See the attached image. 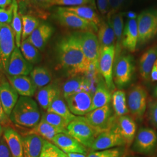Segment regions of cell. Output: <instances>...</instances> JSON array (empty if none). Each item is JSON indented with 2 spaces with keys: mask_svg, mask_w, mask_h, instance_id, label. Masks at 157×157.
<instances>
[{
  "mask_svg": "<svg viewBox=\"0 0 157 157\" xmlns=\"http://www.w3.org/2000/svg\"><path fill=\"white\" fill-rule=\"evenodd\" d=\"M55 18L62 26L68 28L83 31L91 29L98 30V28L90 22L78 17L73 12L67 11L63 7H58L55 13Z\"/></svg>",
  "mask_w": 157,
  "mask_h": 157,
  "instance_id": "obj_10",
  "label": "cell"
},
{
  "mask_svg": "<svg viewBox=\"0 0 157 157\" xmlns=\"http://www.w3.org/2000/svg\"><path fill=\"white\" fill-rule=\"evenodd\" d=\"M54 33V28L47 23L40 24L28 38L29 41L37 49L43 50Z\"/></svg>",
  "mask_w": 157,
  "mask_h": 157,
  "instance_id": "obj_23",
  "label": "cell"
},
{
  "mask_svg": "<svg viewBox=\"0 0 157 157\" xmlns=\"http://www.w3.org/2000/svg\"><path fill=\"white\" fill-rule=\"evenodd\" d=\"M135 139L133 150L139 153L151 154L157 145V133L151 128H142L139 129Z\"/></svg>",
  "mask_w": 157,
  "mask_h": 157,
  "instance_id": "obj_14",
  "label": "cell"
},
{
  "mask_svg": "<svg viewBox=\"0 0 157 157\" xmlns=\"http://www.w3.org/2000/svg\"><path fill=\"white\" fill-rule=\"evenodd\" d=\"M127 16L129 19H136L137 17H136V14L133 12L130 11L128 12Z\"/></svg>",
  "mask_w": 157,
  "mask_h": 157,
  "instance_id": "obj_52",
  "label": "cell"
},
{
  "mask_svg": "<svg viewBox=\"0 0 157 157\" xmlns=\"http://www.w3.org/2000/svg\"><path fill=\"white\" fill-rule=\"evenodd\" d=\"M22 20V41L27 39L40 25L38 18L30 15H21Z\"/></svg>",
  "mask_w": 157,
  "mask_h": 157,
  "instance_id": "obj_37",
  "label": "cell"
},
{
  "mask_svg": "<svg viewBox=\"0 0 157 157\" xmlns=\"http://www.w3.org/2000/svg\"><path fill=\"white\" fill-rule=\"evenodd\" d=\"M15 44V36L11 26L8 24L0 23V62L6 73Z\"/></svg>",
  "mask_w": 157,
  "mask_h": 157,
  "instance_id": "obj_9",
  "label": "cell"
},
{
  "mask_svg": "<svg viewBox=\"0 0 157 157\" xmlns=\"http://www.w3.org/2000/svg\"><path fill=\"white\" fill-rule=\"evenodd\" d=\"M51 142L67 154L69 153L86 154L87 153L86 147L68 134H58L53 138Z\"/></svg>",
  "mask_w": 157,
  "mask_h": 157,
  "instance_id": "obj_18",
  "label": "cell"
},
{
  "mask_svg": "<svg viewBox=\"0 0 157 157\" xmlns=\"http://www.w3.org/2000/svg\"><path fill=\"white\" fill-rule=\"evenodd\" d=\"M63 8L67 11L73 12L78 17L90 22L97 27L100 25L101 21L98 14L90 6H80Z\"/></svg>",
  "mask_w": 157,
  "mask_h": 157,
  "instance_id": "obj_32",
  "label": "cell"
},
{
  "mask_svg": "<svg viewBox=\"0 0 157 157\" xmlns=\"http://www.w3.org/2000/svg\"><path fill=\"white\" fill-rule=\"evenodd\" d=\"M3 137L8 146L12 157H23L22 136L11 127L4 128Z\"/></svg>",
  "mask_w": 157,
  "mask_h": 157,
  "instance_id": "obj_24",
  "label": "cell"
},
{
  "mask_svg": "<svg viewBox=\"0 0 157 157\" xmlns=\"http://www.w3.org/2000/svg\"><path fill=\"white\" fill-rule=\"evenodd\" d=\"M111 20L115 36V59L121 55L122 50V35L124 28L123 13L121 12L113 13L111 15Z\"/></svg>",
  "mask_w": 157,
  "mask_h": 157,
  "instance_id": "obj_30",
  "label": "cell"
},
{
  "mask_svg": "<svg viewBox=\"0 0 157 157\" xmlns=\"http://www.w3.org/2000/svg\"><path fill=\"white\" fill-rule=\"evenodd\" d=\"M91 81L87 76L82 75L72 77L63 86V95L65 99L83 91H90Z\"/></svg>",
  "mask_w": 157,
  "mask_h": 157,
  "instance_id": "obj_21",
  "label": "cell"
},
{
  "mask_svg": "<svg viewBox=\"0 0 157 157\" xmlns=\"http://www.w3.org/2000/svg\"><path fill=\"white\" fill-rule=\"evenodd\" d=\"M61 94L56 84H49L39 89L36 94V98L40 107L47 111L56 97Z\"/></svg>",
  "mask_w": 157,
  "mask_h": 157,
  "instance_id": "obj_29",
  "label": "cell"
},
{
  "mask_svg": "<svg viewBox=\"0 0 157 157\" xmlns=\"http://www.w3.org/2000/svg\"><path fill=\"white\" fill-rule=\"evenodd\" d=\"M93 95L91 91H83L67 97L65 100L73 114L83 117L91 111Z\"/></svg>",
  "mask_w": 157,
  "mask_h": 157,
  "instance_id": "obj_12",
  "label": "cell"
},
{
  "mask_svg": "<svg viewBox=\"0 0 157 157\" xmlns=\"http://www.w3.org/2000/svg\"><path fill=\"white\" fill-rule=\"evenodd\" d=\"M153 95H154L155 97H157V86L154 88V89Z\"/></svg>",
  "mask_w": 157,
  "mask_h": 157,
  "instance_id": "obj_55",
  "label": "cell"
},
{
  "mask_svg": "<svg viewBox=\"0 0 157 157\" xmlns=\"http://www.w3.org/2000/svg\"><path fill=\"white\" fill-rule=\"evenodd\" d=\"M117 117L113 114L111 104L95 109L85 115L86 121L97 129L100 133L111 129Z\"/></svg>",
  "mask_w": 157,
  "mask_h": 157,
  "instance_id": "obj_6",
  "label": "cell"
},
{
  "mask_svg": "<svg viewBox=\"0 0 157 157\" xmlns=\"http://www.w3.org/2000/svg\"><path fill=\"white\" fill-rule=\"evenodd\" d=\"M150 78L152 81H157V60L156 62H155L152 69Z\"/></svg>",
  "mask_w": 157,
  "mask_h": 157,
  "instance_id": "obj_48",
  "label": "cell"
},
{
  "mask_svg": "<svg viewBox=\"0 0 157 157\" xmlns=\"http://www.w3.org/2000/svg\"><path fill=\"white\" fill-rule=\"evenodd\" d=\"M3 133H4V128L1 124H0V140L2 137Z\"/></svg>",
  "mask_w": 157,
  "mask_h": 157,
  "instance_id": "obj_54",
  "label": "cell"
},
{
  "mask_svg": "<svg viewBox=\"0 0 157 157\" xmlns=\"http://www.w3.org/2000/svg\"><path fill=\"white\" fill-rule=\"evenodd\" d=\"M113 126L129 146L135 140L137 126L133 119L128 115L117 117Z\"/></svg>",
  "mask_w": 157,
  "mask_h": 157,
  "instance_id": "obj_17",
  "label": "cell"
},
{
  "mask_svg": "<svg viewBox=\"0 0 157 157\" xmlns=\"http://www.w3.org/2000/svg\"><path fill=\"white\" fill-rule=\"evenodd\" d=\"M112 108L117 117L126 115L129 112L125 93L123 90H116L112 95Z\"/></svg>",
  "mask_w": 157,
  "mask_h": 157,
  "instance_id": "obj_33",
  "label": "cell"
},
{
  "mask_svg": "<svg viewBox=\"0 0 157 157\" xmlns=\"http://www.w3.org/2000/svg\"><path fill=\"white\" fill-rule=\"evenodd\" d=\"M47 112H52L62 117L69 124L72 122L78 116L75 115L67 107V104L62 98L61 94L58 95L56 99L51 103Z\"/></svg>",
  "mask_w": 157,
  "mask_h": 157,
  "instance_id": "obj_31",
  "label": "cell"
},
{
  "mask_svg": "<svg viewBox=\"0 0 157 157\" xmlns=\"http://www.w3.org/2000/svg\"><path fill=\"white\" fill-rule=\"evenodd\" d=\"M13 5L7 8H0V23H11L13 18Z\"/></svg>",
  "mask_w": 157,
  "mask_h": 157,
  "instance_id": "obj_42",
  "label": "cell"
},
{
  "mask_svg": "<svg viewBox=\"0 0 157 157\" xmlns=\"http://www.w3.org/2000/svg\"><path fill=\"white\" fill-rule=\"evenodd\" d=\"M40 157H68L67 154L62 151L50 141L44 139L42 151Z\"/></svg>",
  "mask_w": 157,
  "mask_h": 157,
  "instance_id": "obj_38",
  "label": "cell"
},
{
  "mask_svg": "<svg viewBox=\"0 0 157 157\" xmlns=\"http://www.w3.org/2000/svg\"><path fill=\"white\" fill-rule=\"evenodd\" d=\"M12 0H0V8H7L11 6Z\"/></svg>",
  "mask_w": 157,
  "mask_h": 157,
  "instance_id": "obj_49",
  "label": "cell"
},
{
  "mask_svg": "<svg viewBox=\"0 0 157 157\" xmlns=\"http://www.w3.org/2000/svg\"><path fill=\"white\" fill-rule=\"evenodd\" d=\"M19 99V94L4 77L0 83V100L6 115L10 117Z\"/></svg>",
  "mask_w": 157,
  "mask_h": 157,
  "instance_id": "obj_16",
  "label": "cell"
},
{
  "mask_svg": "<svg viewBox=\"0 0 157 157\" xmlns=\"http://www.w3.org/2000/svg\"><path fill=\"white\" fill-rule=\"evenodd\" d=\"M157 60V44L148 48L141 56L139 72L141 78L147 81L150 78L152 69Z\"/></svg>",
  "mask_w": 157,
  "mask_h": 157,
  "instance_id": "obj_25",
  "label": "cell"
},
{
  "mask_svg": "<svg viewBox=\"0 0 157 157\" xmlns=\"http://www.w3.org/2000/svg\"><path fill=\"white\" fill-rule=\"evenodd\" d=\"M67 155L68 157H87L85 154L81 153H69Z\"/></svg>",
  "mask_w": 157,
  "mask_h": 157,
  "instance_id": "obj_50",
  "label": "cell"
},
{
  "mask_svg": "<svg viewBox=\"0 0 157 157\" xmlns=\"http://www.w3.org/2000/svg\"><path fill=\"white\" fill-rule=\"evenodd\" d=\"M124 145H126V143L124 139L113 124L111 129L98 135L90 149L93 151H100Z\"/></svg>",
  "mask_w": 157,
  "mask_h": 157,
  "instance_id": "obj_13",
  "label": "cell"
},
{
  "mask_svg": "<svg viewBox=\"0 0 157 157\" xmlns=\"http://www.w3.org/2000/svg\"><path fill=\"white\" fill-rule=\"evenodd\" d=\"M0 63H1V62H0ZM3 68V67H2Z\"/></svg>",
  "mask_w": 157,
  "mask_h": 157,
  "instance_id": "obj_56",
  "label": "cell"
},
{
  "mask_svg": "<svg viewBox=\"0 0 157 157\" xmlns=\"http://www.w3.org/2000/svg\"><path fill=\"white\" fill-rule=\"evenodd\" d=\"M93 0H51L47 7L54 6H65V7L83 6L89 4Z\"/></svg>",
  "mask_w": 157,
  "mask_h": 157,
  "instance_id": "obj_41",
  "label": "cell"
},
{
  "mask_svg": "<svg viewBox=\"0 0 157 157\" xmlns=\"http://www.w3.org/2000/svg\"><path fill=\"white\" fill-rule=\"evenodd\" d=\"M111 93L112 92L107 87L104 79H101L93 95L91 111L109 104L112 101Z\"/></svg>",
  "mask_w": 157,
  "mask_h": 157,
  "instance_id": "obj_27",
  "label": "cell"
},
{
  "mask_svg": "<svg viewBox=\"0 0 157 157\" xmlns=\"http://www.w3.org/2000/svg\"><path fill=\"white\" fill-rule=\"evenodd\" d=\"M126 0H109V12L108 13L112 15L118 11Z\"/></svg>",
  "mask_w": 157,
  "mask_h": 157,
  "instance_id": "obj_44",
  "label": "cell"
},
{
  "mask_svg": "<svg viewBox=\"0 0 157 157\" xmlns=\"http://www.w3.org/2000/svg\"><path fill=\"white\" fill-rule=\"evenodd\" d=\"M68 135L86 148H91L100 132L87 122L83 117L78 116L67 127Z\"/></svg>",
  "mask_w": 157,
  "mask_h": 157,
  "instance_id": "obj_3",
  "label": "cell"
},
{
  "mask_svg": "<svg viewBox=\"0 0 157 157\" xmlns=\"http://www.w3.org/2000/svg\"><path fill=\"white\" fill-rule=\"evenodd\" d=\"M51 0H39V4H41V6H44V7H47V4L50 2Z\"/></svg>",
  "mask_w": 157,
  "mask_h": 157,
  "instance_id": "obj_51",
  "label": "cell"
},
{
  "mask_svg": "<svg viewBox=\"0 0 157 157\" xmlns=\"http://www.w3.org/2000/svg\"><path fill=\"white\" fill-rule=\"evenodd\" d=\"M148 114L150 122L157 129V100L149 104Z\"/></svg>",
  "mask_w": 157,
  "mask_h": 157,
  "instance_id": "obj_43",
  "label": "cell"
},
{
  "mask_svg": "<svg viewBox=\"0 0 157 157\" xmlns=\"http://www.w3.org/2000/svg\"><path fill=\"white\" fill-rule=\"evenodd\" d=\"M76 34L84 56L95 69L98 71L100 45L98 37L95 34L89 30L77 33Z\"/></svg>",
  "mask_w": 157,
  "mask_h": 157,
  "instance_id": "obj_7",
  "label": "cell"
},
{
  "mask_svg": "<svg viewBox=\"0 0 157 157\" xmlns=\"http://www.w3.org/2000/svg\"><path fill=\"white\" fill-rule=\"evenodd\" d=\"M0 157H12L10 148L3 136L0 140Z\"/></svg>",
  "mask_w": 157,
  "mask_h": 157,
  "instance_id": "obj_45",
  "label": "cell"
},
{
  "mask_svg": "<svg viewBox=\"0 0 157 157\" xmlns=\"http://www.w3.org/2000/svg\"><path fill=\"white\" fill-rule=\"evenodd\" d=\"M147 102V92L144 87L136 85L129 90L128 106L129 112L135 118H143L146 112Z\"/></svg>",
  "mask_w": 157,
  "mask_h": 157,
  "instance_id": "obj_11",
  "label": "cell"
},
{
  "mask_svg": "<svg viewBox=\"0 0 157 157\" xmlns=\"http://www.w3.org/2000/svg\"><path fill=\"white\" fill-rule=\"evenodd\" d=\"M135 71L133 58L129 55H120L114 61L113 78L115 85L122 89L129 84Z\"/></svg>",
  "mask_w": 157,
  "mask_h": 157,
  "instance_id": "obj_5",
  "label": "cell"
},
{
  "mask_svg": "<svg viewBox=\"0 0 157 157\" xmlns=\"http://www.w3.org/2000/svg\"><path fill=\"white\" fill-rule=\"evenodd\" d=\"M6 78L19 95L23 97H33L37 91V87L28 76H9Z\"/></svg>",
  "mask_w": 157,
  "mask_h": 157,
  "instance_id": "obj_20",
  "label": "cell"
},
{
  "mask_svg": "<svg viewBox=\"0 0 157 157\" xmlns=\"http://www.w3.org/2000/svg\"><path fill=\"white\" fill-rule=\"evenodd\" d=\"M115 56V45L105 47L100 49L98 59L99 73L104 78L107 87L111 92L115 89L113 83V69Z\"/></svg>",
  "mask_w": 157,
  "mask_h": 157,
  "instance_id": "obj_8",
  "label": "cell"
},
{
  "mask_svg": "<svg viewBox=\"0 0 157 157\" xmlns=\"http://www.w3.org/2000/svg\"><path fill=\"white\" fill-rule=\"evenodd\" d=\"M32 78L37 89H40L50 84L52 80L50 71L45 67H37L33 69L30 73Z\"/></svg>",
  "mask_w": 157,
  "mask_h": 157,
  "instance_id": "obj_34",
  "label": "cell"
},
{
  "mask_svg": "<svg viewBox=\"0 0 157 157\" xmlns=\"http://www.w3.org/2000/svg\"><path fill=\"white\" fill-rule=\"evenodd\" d=\"M56 52L61 66L71 78L87 75L94 67L84 56L76 33L60 40Z\"/></svg>",
  "mask_w": 157,
  "mask_h": 157,
  "instance_id": "obj_1",
  "label": "cell"
},
{
  "mask_svg": "<svg viewBox=\"0 0 157 157\" xmlns=\"http://www.w3.org/2000/svg\"><path fill=\"white\" fill-rule=\"evenodd\" d=\"M17 126L33 129L41 120V114L37 102L32 97L21 96L10 117Z\"/></svg>",
  "mask_w": 157,
  "mask_h": 157,
  "instance_id": "obj_2",
  "label": "cell"
},
{
  "mask_svg": "<svg viewBox=\"0 0 157 157\" xmlns=\"http://www.w3.org/2000/svg\"><path fill=\"white\" fill-rule=\"evenodd\" d=\"M98 39L100 45V49L115 45V36L111 23V15L109 13H108L107 21H102L99 25Z\"/></svg>",
  "mask_w": 157,
  "mask_h": 157,
  "instance_id": "obj_26",
  "label": "cell"
},
{
  "mask_svg": "<svg viewBox=\"0 0 157 157\" xmlns=\"http://www.w3.org/2000/svg\"><path fill=\"white\" fill-rule=\"evenodd\" d=\"M137 19L139 30L138 45H144L157 35V8L141 12Z\"/></svg>",
  "mask_w": 157,
  "mask_h": 157,
  "instance_id": "obj_4",
  "label": "cell"
},
{
  "mask_svg": "<svg viewBox=\"0 0 157 157\" xmlns=\"http://www.w3.org/2000/svg\"><path fill=\"white\" fill-rule=\"evenodd\" d=\"M97 7L102 15L108 13L109 12V0H97Z\"/></svg>",
  "mask_w": 157,
  "mask_h": 157,
  "instance_id": "obj_46",
  "label": "cell"
},
{
  "mask_svg": "<svg viewBox=\"0 0 157 157\" xmlns=\"http://www.w3.org/2000/svg\"><path fill=\"white\" fill-rule=\"evenodd\" d=\"M3 72H4V69H3V68H2V65H1V63H0V83H1V80H2V78H4V76H3Z\"/></svg>",
  "mask_w": 157,
  "mask_h": 157,
  "instance_id": "obj_53",
  "label": "cell"
},
{
  "mask_svg": "<svg viewBox=\"0 0 157 157\" xmlns=\"http://www.w3.org/2000/svg\"><path fill=\"white\" fill-rule=\"evenodd\" d=\"M20 50L24 58L32 64H36L40 62L41 56L39 50L34 46L28 39L21 42Z\"/></svg>",
  "mask_w": 157,
  "mask_h": 157,
  "instance_id": "obj_36",
  "label": "cell"
},
{
  "mask_svg": "<svg viewBox=\"0 0 157 157\" xmlns=\"http://www.w3.org/2000/svg\"><path fill=\"white\" fill-rule=\"evenodd\" d=\"M139 40L137 19H128L124 26L122 35V47L125 49L134 52Z\"/></svg>",
  "mask_w": 157,
  "mask_h": 157,
  "instance_id": "obj_19",
  "label": "cell"
},
{
  "mask_svg": "<svg viewBox=\"0 0 157 157\" xmlns=\"http://www.w3.org/2000/svg\"><path fill=\"white\" fill-rule=\"evenodd\" d=\"M59 133L68 134L67 129L56 127L41 119L39 123L26 134H36L46 140L52 141L53 138Z\"/></svg>",
  "mask_w": 157,
  "mask_h": 157,
  "instance_id": "obj_28",
  "label": "cell"
},
{
  "mask_svg": "<svg viewBox=\"0 0 157 157\" xmlns=\"http://www.w3.org/2000/svg\"><path fill=\"white\" fill-rule=\"evenodd\" d=\"M23 157H40L44 139L36 134H26L22 136Z\"/></svg>",
  "mask_w": 157,
  "mask_h": 157,
  "instance_id": "obj_22",
  "label": "cell"
},
{
  "mask_svg": "<svg viewBox=\"0 0 157 157\" xmlns=\"http://www.w3.org/2000/svg\"><path fill=\"white\" fill-rule=\"evenodd\" d=\"M41 119L53 126L65 129H67V126L69 124L62 117L52 112L44 113L42 115Z\"/></svg>",
  "mask_w": 157,
  "mask_h": 157,
  "instance_id": "obj_39",
  "label": "cell"
},
{
  "mask_svg": "<svg viewBox=\"0 0 157 157\" xmlns=\"http://www.w3.org/2000/svg\"><path fill=\"white\" fill-rule=\"evenodd\" d=\"M33 69V64L24 58L19 48L16 47L10 58L6 75L9 76H28Z\"/></svg>",
  "mask_w": 157,
  "mask_h": 157,
  "instance_id": "obj_15",
  "label": "cell"
},
{
  "mask_svg": "<svg viewBox=\"0 0 157 157\" xmlns=\"http://www.w3.org/2000/svg\"><path fill=\"white\" fill-rule=\"evenodd\" d=\"M9 118L10 117L6 115L4 111L0 100V124H1L2 126H7V125L10 123Z\"/></svg>",
  "mask_w": 157,
  "mask_h": 157,
  "instance_id": "obj_47",
  "label": "cell"
},
{
  "mask_svg": "<svg viewBox=\"0 0 157 157\" xmlns=\"http://www.w3.org/2000/svg\"><path fill=\"white\" fill-rule=\"evenodd\" d=\"M13 18L11 22L12 29L15 36V41L17 47L20 48L22 42V20L21 14L19 12V8L17 0H12Z\"/></svg>",
  "mask_w": 157,
  "mask_h": 157,
  "instance_id": "obj_35",
  "label": "cell"
},
{
  "mask_svg": "<svg viewBox=\"0 0 157 157\" xmlns=\"http://www.w3.org/2000/svg\"><path fill=\"white\" fill-rule=\"evenodd\" d=\"M124 150L121 148H113L107 150L91 152L87 157H122Z\"/></svg>",
  "mask_w": 157,
  "mask_h": 157,
  "instance_id": "obj_40",
  "label": "cell"
}]
</instances>
